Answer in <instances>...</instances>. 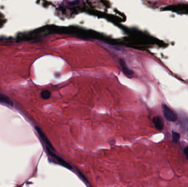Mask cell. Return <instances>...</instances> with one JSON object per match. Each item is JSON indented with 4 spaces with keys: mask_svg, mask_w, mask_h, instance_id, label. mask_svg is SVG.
Listing matches in <instances>:
<instances>
[{
    "mask_svg": "<svg viewBox=\"0 0 188 187\" xmlns=\"http://www.w3.org/2000/svg\"><path fill=\"white\" fill-rule=\"evenodd\" d=\"M35 128H36V131L38 133V135L40 137V138L42 139V140L45 142V143L46 144L47 147H49L50 149H51L52 150H54L53 147L52 146V145L51 143V142H50V140H48V139L47 138L46 136V135L43 133V132L41 131V130L40 128L38 127H36Z\"/></svg>",
    "mask_w": 188,
    "mask_h": 187,
    "instance_id": "3957f363",
    "label": "cell"
},
{
    "mask_svg": "<svg viewBox=\"0 0 188 187\" xmlns=\"http://www.w3.org/2000/svg\"><path fill=\"white\" fill-rule=\"evenodd\" d=\"M184 153H185V155L187 156V157L188 159V147L184 149Z\"/></svg>",
    "mask_w": 188,
    "mask_h": 187,
    "instance_id": "30bf717a",
    "label": "cell"
},
{
    "mask_svg": "<svg viewBox=\"0 0 188 187\" xmlns=\"http://www.w3.org/2000/svg\"><path fill=\"white\" fill-rule=\"evenodd\" d=\"M41 97L43 99H48L51 97V92L48 90H43L41 92Z\"/></svg>",
    "mask_w": 188,
    "mask_h": 187,
    "instance_id": "52a82bcc",
    "label": "cell"
},
{
    "mask_svg": "<svg viewBox=\"0 0 188 187\" xmlns=\"http://www.w3.org/2000/svg\"><path fill=\"white\" fill-rule=\"evenodd\" d=\"M172 138L174 142H178L179 140L180 135L177 132H173L172 133Z\"/></svg>",
    "mask_w": 188,
    "mask_h": 187,
    "instance_id": "ba28073f",
    "label": "cell"
},
{
    "mask_svg": "<svg viewBox=\"0 0 188 187\" xmlns=\"http://www.w3.org/2000/svg\"><path fill=\"white\" fill-rule=\"evenodd\" d=\"M46 150H47V152L48 153V154L51 157H53L54 159H55L57 160V161L60 164V165H61L62 166H64L65 167L68 169L69 170H72V166H71L68 162H66L64 159H63L62 158L58 157V155H57L56 154L53 153V152H52L51 149H50L48 147H46Z\"/></svg>",
    "mask_w": 188,
    "mask_h": 187,
    "instance_id": "7a4b0ae2",
    "label": "cell"
},
{
    "mask_svg": "<svg viewBox=\"0 0 188 187\" xmlns=\"http://www.w3.org/2000/svg\"><path fill=\"white\" fill-rule=\"evenodd\" d=\"M120 65L122 66V68L123 69V71L124 72L125 74H126L127 75H128V76H132L133 75V72L130 70L129 69H128V68L127 67L126 65L124 63V62H120Z\"/></svg>",
    "mask_w": 188,
    "mask_h": 187,
    "instance_id": "8992f818",
    "label": "cell"
},
{
    "mask_svg": "<svg viewBox=\"0 0 188 187\" xmlns=\"http://www.w3.org/2000/svg\"><path fill=\"white\" fill-rule=\"evenodd\" d=\"M78 174L79 175V176L80 177V178H81L84 181H85L86 182H88V179L86 178L84 174H83L81 172L78 171Z\"/></svg>",
    "mask_w": 188,
    "mask_h": 187,
    "instance_id": "9c48e42d",
    "label": "cell"
},
{
    "mask_svg": "<svg viewBox=\"0 0 188 187\" xmlns=\"http://www.w3.org/2000/svg\"><path fill=\"white\" fill-rule=\"evenodd\" d=\"M162 110L165 118L171 122H174L177 119V116L171 109L165 104H162Z\"/></svg>",
    "mask_w": 188,
    "mask_h": 187,
    "instance_id": "6da1fadb",
    "label": "cell"
},
{
    "mask_svg": "<svg viewBox=\"0 0 188 187\" xmlns=\"http://www.w3.org/2000/svg\"><path fill=\"white\" fill-rule=\"evenodd\" d=\"M0 102L5 103L6 104L12 106L13 105V102L11 100V99L6 96V95L0 93Z\"/></svg>",
    "mask_w": 188,
    "mask_h": 187,
    "instance_id": "5b68a950",
    "label": "cell"
},
{
    "mask_svg": "<svg viewBox=\"0 0 188 187\" xmlns=\"http://www.w3.org/2000/svg\"><path fill=\"white\" fill-rule=\"evenodd\" d=\"M152 121L155 127L159 130H162L163 127V121L162 119L160 116H155L152 119Z\"/></svg>",
    "mask_w": 188,
    "mask_h": 187,
    "instance_id": "277c9868",
    "label": "cell"
}]
</instances>
